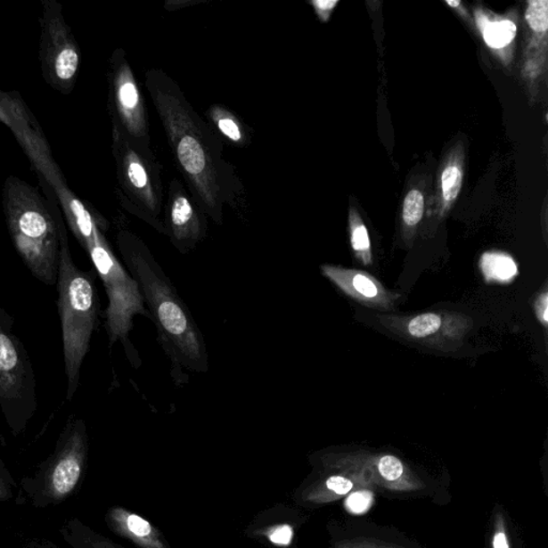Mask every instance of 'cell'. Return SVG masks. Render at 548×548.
Masks as SVG:
<instances>
[{
  "mask_svg": "<svg viewBox=\"0 0 548 548\" xmlns=\"http://www.w3.org/2000/svg\"><path fill=\"white\" fill-rule=\"evenodd\" d=\"M145 85L184 184L205 215L222 225L225 205L235 206L239 193L236 172L223 158L225 143L167 72L149 69Z\"/></svg>",
  "mask_w": 548,
  "mask_h": 548,
  "instance_id": "6da1fadb",
  "label": "cell"
},
{
  "mask_svg": "<svg viewBox=\"0 0 548 548\" xmlns=\"http://www.w3.org/2000/svg\"><path fill=\"white\" fill-rule=\"evenodd\" d=\"M116 242L127 273L140 286L176 382L188 381L185 372L207 373L209 359L204 335L151 249L143 239L127 230L117 233Z\"/></svg>",
  "mask_w": 548,
  "mask_h": 548,
  "instance_id": "7a4b0ae2",
  "label": "cell"
},
{
  "mask_svg": "<svg viewBox=\"0 0 548 548\" xmlns=\"http://www.w3.org/2000/svg\"><path fill=\"white\" fill-rule=\"evenodd\" d=\"M0 122L12 133L29 158L47 200L56 201L73 236L85 249L109 223L78 199L58 167L44 129L18 92L0 89Z\"/></svg>",
  "mask_w": 548,
  "mask_h": 548,
  "instance_id": "3957f363",
  "label": "cell"
},
{
  "mask_svg": "<svg viewBox=\"0 0 548 548\" xmlns=\"http://www.w3.org/2000/svg\"><path fill=\"white\" fill-rule=\"evenodd\" d=\"M3 209L10 237L26 267L42 283L55 286L66 228L60 206L25 180L9 176L3 187Z\"/></svg>",
  "mask_w": 548,
  "mask_h": 548,
  "instance_id": "277c9868",
  "label": "cell"
},
{
  "mask_svg": "<svg viewBox=\"0 0 548 548\" xmlns=\"http://www.w3.org/2000/svg\"><path fill=\"white\" fill-rule=\"evenodd\" d=\"M95 278L97 274L94 269L83 271L74 264L66 227L61 233L56 285L68 401H72L78 389L83 361L97 328L100 302Z\"/></svg>",
  "mask_w": 548,
  "mask_h": 548,
  "instance_id": "5b68a950",
  "label": "cell"
},
{
  "mask_svg": "<svg viewBox=\"0 0 548 548\" xmlns=\"http://www.w3.org/2000/svg\"><path fill=\"white\" fill-rule=\"evenodd\" d=\"M116 194L124 209L165 235L162 165L151 147L140 145L111 127Z\"/></svg>",
  "mask_w": 548,
  "mask_h": 548,
  "instance_id": "8992f818",
  "label": "cell"
},
{
  "mask_svg": "<svg viewBox=\"0 0 548 548\" xmlns=\"http://www.w3.org/2000/svg\"><path fill=\"white\" fill-rule=\"evenodd\" d=\"M104 230L95 233L94 241L85 251L94 264L95 274L102 281L109 307L105 310V327L110 339V346L120 342L125 346L127 356L135 364L137 354L129 339L133 328V318L142 315L151 318L137 282L116 258L111 249Z\"/></svg>",
  "mask_w": 548,
  "mask_h": 548,
  "instance_id": "52a82bcc",
  "label": "cell"
},
{
  "mask_svg": "<svg viewBox=\"0 0 548 548\" xmlns=\"http://www.w3.org/2000/svg\"><path fill=\"white\" fill-rule=\"evenodd\" d=\"M13 319L0 307V409L10 427H25L38 407L28 349L12 332Z\"/></svg>",
  "mask_w": 548,
  "mask_h": 548,
  "instance_id": "ba28073f",
  "label": "cell"
},
{
  "mask_svg": "<svg viewBox=\"0 0 548 548\" xmlns=\"http://www.w3.org/2000/svg\"><path fill=\"white\" fill-rule=\"evenodd\" d=\"M39 61L42 78L52 89L71 94L81 67V49L56 0H42Z\"/></svg>",
  "mask_w": 548,
  "mask_h": 548,
  "instance_id": "9c48e42d",
  "label": "cell"
},
{
  "mask_svg": "<svg viewBox=\"0 0 548 548\" xmlns=\"http://www.w3.org/2000/svg\"><path fill=\"white\" fill-rule=\"evenodd\" d=\"M108 69V109L111 127L127 140L151 147L145 99L124 49L117 47L111 53Z\"/></svg>",
  "mask_w": 548,
  "mask_h": 548,
  "instance_id": "30bf717a",
  "label": "cell"
},
{
  "mask_svg": "<svg viewBox=\"0 0 548 548\" xmlns=\"http://www.w3.org/2000/svg\"><path fill=\"white\" fill-rule=\"evenodd\" d=\"M377 319L397 337L443 351L461 348L475 327L471 317L459 312H427L416 315L380 314Z\"/></svg>",
  "mask_w": 548,
  "mask_h": 548,
  "instance_id": "8fae6325",
  "label": "cell"
},
{
  "mask_svg": "<svg viewBox=\"0 0 548 548\" xmlns=\"http://www.w3.org/2000/svg\"><path fill=\"white\" fill-rule=\"evenodd\" d=\"M163 223L165 236L181 254L192 251L207 235V216L178 178L169 183Z\"/></svg>",
  "mask_w": 548,
  "mask_h": 548,
  "instance_id": "7c38bea8",
  "label": "cell"
},
{
  "mask_svg": "<svg viewBox=\"0 0 548 548\" xmlns=\"http://www.w3.org/2000/svg\"><path fill=\"white\" fill-rule=\"evenodd\" d=\"M321 271L324 278L362 306L390 312L395 310L400 299V295L386 289L380 280L366 271L333 265H323Z\"/></svg>",
  "mask_w": 548,
  "mask_h": 548,
  "instance_id": "4fadbf2b",
  "label": "cell"
},
{
  "mask_svg": "<svg viewBox=\"0 0 548 548\" xmlns=\"http://www.w3.org/2000/svg\"><path fill=\"white\" fill-rule=\"evenodd\" d=\"M207 124L228 145L247 148L253 142V133L246 122H243L233 110L222 104H212L205 113Z\"/></svg>",
  "mask_w": 548,
  "mask_h": 548,
  "instance_id": "5bb4252c",
  "label": "cell"
},
{
  "mask_svg": "<svg viewBox=\"0 0 548 548\" xmlns=\"http://www.w3.org/2000/svg\"><path fill=\"white\" fill-rule=\"evenodd\" d=\"M462 179H464V154L455 151L440 170L438 195V210L440 217H444L459 198Z\"/></svg>",
  "mask_w": 548,
  "mask_h": 548,
  "instance_id": "9a60e30c",
  "label": "cell"
},
{
  "mask_svg": "<svg viewBox=\"0 0 548 548\" xmlns=\"http://www.w3.org/2000/svg\"><path fill=\"white\" fill-rule=\"evenodd\" d=\"M475 19L487 46L496 51L503 60H507L505 51L513 44L518 31L513 20L491 17V14L482 9L476 10Z\"/></svg>",
  "mask_w": 548,
  "mask_h": 548,
  "instance_id": "2e32d148",
  "label": "cell"
},
{
  "mask_svg": "<svg viewBox=\"0 0 548 548\" xmlns=\"http://www.w3.org/2000/svg\"><path fill=\"white\" fill-rule=\"evenodd\" d=\"M478 267L487 283L508 284L519 274L515 259L502 251L484 253L478 260Z\"/></svg>",
  "mask_w": 548,
  "mask_h": 548,
  "instance_id": "e0dca14e",
  "label": "cell"
},
{
  "mask_svg": "<svg viewBox=\"0 0 548 548\" xmlns=\"http://www.w3.org/2000/svg\"><path fill=\"white\" fill-rule=\"evenodd\" d=\"M349 236L350 244L355 257L362 265L373 264L371 239L364 220L354 209L349 211Z\"/></svg>",
  "mask_w": 548,
  "mask_h": 548,
  "instance_id": "ac0fdd59",
  "label": "cell"
},
{
  "mask_svg": "<svg viewBox=\"0 0 548 548\" xmlns=\"http://www.w3.org/2000/svg\"><path fill=\"white\" fill-rule=\"evenodd\" d=\"M78 454L77 451H68L66 455L58 462L53 472V486L57 493L65 495L76 487L79 473H81Z\"/></svg>",
  "mask_w": 548,
  "mask_h": 548,
  "instance_id": "d6986e66",
  "label": "cell"
},
{
  "mask_svg": "<svg viewBox=\"0 0 548 548\" xmlns=\"http://www.w3.org/2000/svg\"><path fill=\"white\" fill-rule=\"evenodd\" d=\"M424 207V196L421 191L417 189L409 191L404 200L402 219L404 226L411 235L422 220Z\"/></svg>",
  "mask_w": 548,
  "mask_h": 548,
  "instance_id": "ffe728a7",
  "label": "cell"
},
{
  "mask_svg": "<svg viewBox=\"0 0 548 548\" xmlns=\"http://www.w3.org/2000/svg\"><path fill=\"white\" fill-rule=\"evenodd\" d=\"M525 19L534 35L545 38L548 29L547 0H530L526 9Z\"/></svg>",
  "mask_w": 548,
  "mask_h": 548,
  "instance_id": "44dd1931",
  "label": "cell"
},
{
  "mask_svg": "<svg viewBox=\"0 0 548 548\" xmlns=\"http://www.w3.org/2000/svg\"><path fill=\"white\" fill-rule=\"evenodd\" d=\"M379 470L388 481H396L404 472L403 462L393 455H384L379 462Z\"/></svg>",
  "mask_w": 548,
  "mask_h": 548,
  "instance_id": "7402d4cb",
  "label": "cell"
},
{
  "mask_svg": "<svg viewBox=\"0 0 548 548\" xmlns=\"http://www.w3.org/2000/svg\"><path fill=\"white\" fill-rule=\"evenodd\" d=\"M373 502V495L369 492H356L351 494L346 502L350 512L361 514L366 512Z\"/></svg>",
  "mask_w": 548,
  "mask_h": 548,
  "instance_id": "603a6c76",
  "label": "cell"
},
{
  "mask_svg": "<svg viewBox=\"0 0 548 548\" xmlns=\"http://www.w3.org/2000/svg\"><path fill=\"white\" fill-rule=\"evenodd\" d=\"M534 308L537 321L542 324L546 331L548 327V291L546 283L543 290L536 295L534 301Z\"/></svg>",
  "mask_w": 548,
  "mask_h": 548,
  "instance_id": "cb8c5ba5",
  "label": "cell"
},
{
  "mask_svg": "<svg viewBox=\"0 0 548 548\" xmlns=\"http://www.w3.org/2000/svg\"><path fill=\"white\" fill-rule=\"evenodd\" d=\"M339 4V0H313V2H310L317 18L323 23L328 22L335 7H337Z\"/></svg>",
  "mask_w": 548,
  "mask_h": 548,
  "instance_id": "d4e9b609",
  "label": "cell"
},
{
  "mask_svg": "<svg viewBox=\"0 0 548 548\" xmlns=\"http://www.w3.org/2000/svg\"><path fill=\"white\" fill-rule=\"evenodd\" d=\"M327 487L338 495H346L354 488V484L348 478L335 476L328 478Z\"/></svg>",
  "mask_w": 548,
  "mask_h": 548,
  "instance_id": "484cf974",
  "label": "cell"
},
{
  "mask_svg": "<svg viewBox=\"0 0 548 548\" xmlns=\"http://www.w3.org/2000/svg\"><path fill=\"white\" fill-rule=\"evenodd\" d=\"M127 527L133 534L137 536H146L151 535V527L145 519L138 518L136 515H130L127 519Z\"/></svg>",
  "mask_w": 548,
  "mask_h": 548,
  "instance_id": "4316f807",
  "label": "cell"
},
{
  "mask_svg": "<svg viewBox=\"0 0 548 548\" xmlns=\"http://www.w3.org/2000/svg\"><path fill=\"white\" fill-rule=\"evenodd\" d=\"M292 536V530L290 526H281L270 536V540L276 544H290Z\"/></svg>",
  "mask_w": 548,
  "mask_h": 548,
  "instance_id": "83f0119b",
  "label": "cell"
},
{
  "mask_svg": "<svg viewBox=\"0 0 548 548\" xmlns=\"http://www.w3.org/2000/svg\"><path fill=\"white\" fill-rule=\"evenodd\" d=\"M493 545L494 548H510L508 537L504 532H498V534L495 535Z\"/></svg>",
  "mask_w": 548,
  "mask_h": 548,
  "instance_id": "f1b7e54d",
  "label": "cell"
}]
</instances>
